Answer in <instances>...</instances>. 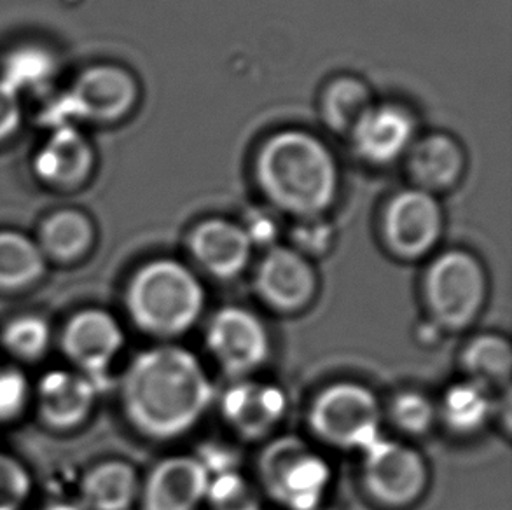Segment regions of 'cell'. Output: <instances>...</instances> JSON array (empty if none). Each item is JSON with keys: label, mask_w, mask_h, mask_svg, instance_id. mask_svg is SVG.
I'll use <instances>...</instances> for the list:
<instances>
[{"label": "cell", "mask_w": 512, "mask_h": 510, "mask_svg": "<svg viewBox=\"0 0 512 510\" xmlns=\"http://www.w3.org/2000/svg\"><path fill=\"white\" fill-rule=\"evenodd\" d=\"M404 163L411 187L439 196L464 180L469 159L457 138L446 131H432L418 135Z\"/></svg>", "instance_id": "obj_15"}, {"label": "cell", "mask_w": 512, "mask_h": 510, "mask_svg": "<svg viewBox=\"0 0 512 510\" xmlns=\"http://www.w3.org/2000/svg\"><path fill=\"white\" fill-rule=\"evenodd\" d=\"M95 151L88 137L72 125L56 126L34 159L37 177L55 189H76L90 179Z\"/></svg>", "instance_id": "obj_19"}, {"label": "cell", "mask_w": 512, "mask_h": 510, "mask_svg": "<svg viewBox=\"0 0 512 510\" xmlns=\"http://www.w3.org/2000/svg\"><path fill=\"white\" fill-rule=\"evenodd\" d=\"M437 418V407L423 393L402 392L390 404V420L404 434L422 435L429 432Z\"/></svg>", "instance_id": "obj_29"}, {"label": "cell", "mask_w": 512, "mask_h": 510, "mask_svg": "<svg viewBox=\"0 0 512 510\" xmlns=\"http://www.w3.org/2000/svg\"><path fill=\"white\" fill-rule=\"evenodd\" d=\"M320 441L360 453L381 437V407L367 386L341 381L322 388L308 414Z\"/></svg>", "instance_id": "obj_5"}, {"label": "cell", "mask_w": 512, "mask_h": 510, "mask_svg": "<svg viewBox=\"0 0 512 510\" xmlns=\"http://www.w3.org/2000/svg\"><path fill=\"white\" fill-rule=\"evenodd\" d=\"M0 346L21 364L41 362L51 348V325L35 313L13 317L0 331Z\"/></svg>", "instance_id": "obj_27"}, {"label": "cell", "mask_w": 512, "mask_h": 510, "mask_svg": "<svg viewBox=\"0 0 512 510\" xmlns=\"http://www.w3.org/2000/svg\"><path fill=\"white\" fill-rule=\"evenodd\" d=\"M97 229L81 210H58L42 222L37 245L46 261L70 266L83 261L95 247Z\"/></svg>", "instance_id": "obj_20"}, {"label": "cell", "mask_w": 512, "mask_h": 510, "mask_svg": "<svg viewBox=\"0 0 512 510\" xmlns=\"http://www.w3.org/2000/svg\"><path fill=\"white\" fill-rule=\"evenodd\" d=\"M418 130V119L408 105L374 102L348 138L360 161L381 168L406 158L420 135Z\"/></svg>", "instance_id": "obj_12"}, {"label": "cell", "mask_w": 512, "mask_h": 510, "mask_svg": "<svg viewBox=\"0 0 512 510\" xmlns=\"http://www.w3.org/2000/svg\"><path fill=\"white\" fill-rule=\"evenodd\" d=\"M423 296L432 322L441 331H462L485 308V266L471 252L446 250L430 262L423 276Z\"/></svg>", "instance_id": "obj_4"}, {"label": "cell", "mask_w": 512, "mask_h": 510, "mask_svg": "<svg viewBox=\"0 0 512 510\" xmlns=\"http://www.w3.org/2000/svg\"><path fill=\"white\" fill-rule=\"evenodd\" d=\"M208 352L224 373L243 380L270 359V332L254 311L226 306L208 322Z\"/></svg>", "instance_id": "obj_10"}, {"label": "cell", "mask_w": 512, "mask_h": 510, "mask_svg": "<svg viewBox=\"0 0 512 510\" xmlns=\"http://www.w3.org/2000/svg\"><path fill=\"white\" fill-rule=\"evenodd\" d=\"M373 104L371 88L360 77L343 74L333 77L320 93V116L329 130L348 137Z\"/></svg>", "instance_id": "obj_23"}, {"label": "cell", "mask_w": 512, "mask_h": 510, "mask_svg": "<svg viewBox=\"0 0 512 510\" xmlns=\"http://www.w3.org/2000/svg\"><path fill=\"white\" fill-rule=\"evenodd\" d=\"M493 409L495 406L488 388L467 380L451 385L444 392L437 413L453 432L469 435L485 427L492 418Z\"/></svg>", "instance_id": "obj_24"}, {"label": "cell", "mask_w": 512, "mask_h": 510, "mask_svg": "<svg viewBox=\"0 0 512 510\" xmlns=\"http://www.w3.org/2000/svg\"><path fill=\"white\" fill-rule=\"evenodd\" d=\"M257 189L277 214L326 217L340 196L341 168L324 138L301 128L271 133L252 161Z\"/></svg>", "instance_id": "obj_2"}, {"label": "cell", "mask_w": 512, "mask_h": 510, "mask_svg": "<svg viewBox=\"0 0 512 510\" xmlns=\"http://www.w3.org/2000/svg\"><path fill=\"white\" fill-rule=\"evenodd\" d=\"M201 467L207 470L208 477L221 476V474H228V472H235L238 470V455L233 449L222 444H205L201 446L198 451V456H194Z\"/></svg>", "instance_id": "obj_34"}, {"label": "cell", "mask_w": 512, "mask_h": 510, "mask_svg": "<svg viewBox=\"0 0 512 510\" xmlns=\"http://www.w3.org/2000/svg\"><path fill=\"white\" fill-rule=\"evenodd\" d=\"M140 102L139 79L116 63H97L83 70L62 100L63 116L91 123H118Z\"/></svg>", "instance_id": "obj_9"}, {"label": "cell", "mask_w": 512, "mask_h": 510, "mask_svg": "<svg viewBox=\"0 0 512 510\" xmlns=\"http://www.w3.org/2000/svg\"><path fill=\"white\" fill-rule=\"evenodd\" d=\"M287 406L282 388L261 381H236L221 397L224 420L245 439H261L270 434L284 420Z\"/></svg>", "instance_id": "obj_17"}, {"label": "cell", "mask_w": 512, "mask_h": 510, "mask_svg": "<svg viewBox=\"0 0 512 510\" xmlns=\"http://www.w3.org/2000/svg\"><path fill=\"white\" fill-rule=\"evenodd\" d=\"M214 397L205 367L184 346H154L140 353L121 383L126 420L153 441H172L193 430Z\"/></svg>", "instance_id": "obj_1"}, {"label": "cell", "mask_w": 512, "mask_h": 510, "mask_svg": "<svg viewBox=\"0 0 512 510\" xmlns=\"http://www.w3.org/2000/svg\"><path fill=\"white\" fill-rule=\"evenodd\" d=\"M256 290L273 310L294 313L315 299L319 276L308 257L292 247L275 245L257 268Z\"/></svg>", "instance_id": "obj_13"}, {"label": "cell", "mask_w": 512, "mask_h": 510, "mask_svg": "<svg viewBox=\"0 0 512 510\" xmlns=\"http://www.w3.org/2000/svg\"><path fill=\"white\" fill-rule=\"evenodd\" d=\"M20 125V95L0 81V142L13 137Z\"/></svg>", "instance_id": "obj_35"}, {"label": "cell", "mask_w": 512, "mask_h": 510, "mask_svg": "<svg viewBox=\"0 0 512 510\" xmlns=\"http://www.w3.org/2000/svg\"><path fill=\"white\" fill-rule=\"evenodd\" d=\"M207 470L194 456H173L158 463L140 488L144 510H196L208 490Z\"/></svg>", "instance_id": "obj_18"}, {"label": "cell", "mask_w": 512, "mask_h": 510, "mask_svg": "<svg viewBox=\"0 0 512 510\" xmlns=\"http://www.w3.org/2000/svg\"><path fill=\"white\" fill-rule=\"evenodd\" d=\"M362 481L374 502L402 509L427 490L429 467L416 449L380 437L362 451Z\"/></svg>", "instance_id": "obj_7"}, {"label": "cell", "mask_w": 512, "mask_h": 510, "mask_svg": "<svg viewBox=\"0 0 512 510\" xmlns=\"http://www.w3.org/2000/svg\"><path fill=\"white\" fill-rule=\"evenodd\" d=\"M32 399L27 376L18 367L0 366V423H11L25 413Z\"/></svg>", "instance_id": "obj_31"}, {"label": "cell", "mask_w": 512, "mask_h": 510, "mask_svg": "<svg viewBox=\"0 0 512 510\" xmlns=\"http://www.w3.org/2000/svg\"><path fill=\"white\" fill-rule=\"evenodd\" d=\"M48 271V261L30 236L14 229L0 231V292L20 294L34 289Z\"/></svg>", "instance_id": "obj_22"}, {"label": "cell", "mask_w": 512, "mask_h": 510, "mask_svg": "<svg viewBox=\"0 0 512 510\" xmlns=\"http://www.w3.org/2000/svg\"><path fill=\"white\" fill-rule=\"evenodd\" d=\"M56 74V58L48 48L23 44L7 53L0 81L20 95L21 91H32L48 84Z\"/></svg>", "instance_id": "obj_26"}, {"label": "cell", "mask_w": 512, "mask_h": 510, "mask_svg": "<svg viewBox=\"0 0 512 510\" xmlns=\"http://www.w3.org/2000/svg\"><path fill=\"white\" fill-rule=\"evenodd\" d=\"M291 240L292 249L312 261L331 252L336 242V229L326 217L301 219L292 228Z\"/></svg>", "instance_id": "obj_30"}, {"label": "cell", "mask_w": 512, "mask_h": 510, "mask_svg": "<svg viewBox=\"0 0 512 510\" xmlns=\"http://www.w3.org/2000/svg\"><path fill=\"white\" fill-rule=\"evenodd\" d=\"M32 395L44 427L72 432L90 420L97 402V385L74 369H56L42 376Z\"/></svg>", "instance_id": "obj_14"}, {"label": "cell", "mask_w": 512, "mask_h": 510, "mask_svg": "<svg viewBox=\"0 0 512 510\" xmlns=\"http://www.w3.org/2000/svg\"><path fill=\"white\" fill-rule=\"evenodd\" d=\"M139 474L123 460H107L86 472L81 483L84 510H130L140 497Z\"/></svg>", "instance_id": "obj_21"}, {"label": "cell", "mask_w": 512, "mask_h": 510, "mask_svg": "<svg viewBox=\"0 0 512 510\" xmlns=\"http://www.w3.org/2000/svg\"><path fill=\"white\" fill-rule=\"evenodd\" d=\"M125 308L137 329L154 338L189 331L205 308L200 278L170 257L142 264L126 283Z\"/></svg>", "instance_id": "obj_3"}, {"label": "cell", "mask_w": 512, "mask_h": 510, "mask_svg": "<svg viewBox=\"0 0 512 510\" xmlns=\"http://www.w3.org/2000/svg\"><path fill=\"white\" fill-rule=\"evenodd\" d=\"M205 500L214 510H261L259 493L238 470L210 477Z\"/></svg>", "instance_id": "obj_28"}, {"label": "cell", "mask_w": 512, "mask_h": 510, "mask_svg": "<svg viewBox=\"0 0 512 510\" xmlns=\"http://www.w3.org/2000/svg\"><path fill=\"white\" fill-rule=\"evenodd\" d=\"M238 224L242 226L252 247H266L268 250L277 245L278 236L282 231L278 214L270 207L252 208Z\"/></svg>", "instance_id": "obj_32"}, {"label": "cell", "mask_w": 512, "mask_h": 510, "mask_svg": "<svg viewBox=\"0 0 512 510\" xmlns=\"http://www.w3.org/2000/svg\"><path fill=\"white\" fill-rule=\"evenodd\" d=\"M28 481L25 472L6 456H0V507H9L25 498Z\"/></svg>", "instance_id": "obj_33"}, {"label": "cell", "mask_w": 512, "mask_h": 510, "mask_svg": "<svg viewBox=\"0 0 512 510\" xmlns=\"http://www.w3.org/2000/svg\"><path fill=\"white\" fill-rule=\"evenodd\" d=\"M462 364L469 380L488 390L507 386L512 371L511 345L497 334H481L465 346Z\"/></svg>", "instance_id": "obj_25"}, {"label": "cell", "mask_w": 512, "mask_h": 510, "mask_svg": "<svg viewBox=\"0 0 512 510\" xmlns=\"http://www.w3.org/2000/svg\"><path fill=\"white\" fill-rule=\"evenodd\" d=\"M187 249L205 273L231 280L247 268L254 247L238 222L210 217L191 229Z\"/></svg>", "instance_id": "obj_16"}, {"label": "cell", "mask_w": 512, "mask_h": 510, "mask_svg": "<svg viewBox=\"0 0 512 510\" xmlns=\"http://www.w3.org/2000/svg\"><path fill=\"white\" fill-rule=\"evenodd\" d=\"M444 212L439 198L408 187L395 193L381 214V236L387 249L402 261L429 255L443 238Z\"/></svg>", "instance_id": "obj_8"}, {"label": "cell", "mask_w": 512, "mask_h": 510, "mask_svg": "<svg viewBox=\"0 0 512 510\" xmlns=\"http://www.w3.org/2000/svg\"><path fill=\"white\" fill-rule=\"evenodd\" d=\"M125 346V332L109 311L84 308L63 325L60 348L74 371L97 385L104 381Z\"/></svg>", "instance_id": "obj_11"}, {"label": "cell", "mask_w": 512, "mask_h": 510, "mask_svg": "<svg viewBox=\"0 0 512 510\" xmlns=\"http://www.w3.org/2000/svg\"><path fill=\"white\" fill-rule=\"evenodd\" d=\"M264 490L287 510H315L331 488L333 472L326 458L298 439H280L259 463Z\"/></svg>", "instance_id": "obj_6"}, {"label": "cell", "mask_w": 512, "mask_h": 510, "mask_svg": "<svg viewBox=\"0 0 512 510\" xmlns=\"http://www.w3.org/2000/svg\"><path fill=\"white\" fill-rule=\"evenodd\" d=\"M44 510H81L79 507H76V505H70V504H55V505H49V507H46Z\"/></svg>", "instance_id": "obj_36"}]
</instances>
